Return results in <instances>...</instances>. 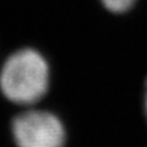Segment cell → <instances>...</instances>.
Here are the masks:
<instances>
[{
	"label": "cell",
	"instance_id": "1",
	"mask_svg": "<svg viewBox=\"0 0 147 147\" xmlns=\"http://www.w3.org/2000/svg\"><path fill=\"white\" fill-rule=\"evenodd\" d=\"M50 69L45 57L34 48H21L9 55L0 70V91L18 105L39 102L49 90Z\"/></svg>",
	"mask_w": 147,
	"mask_h": 147
},
{
	"label": "cell",
	"instance_id": "2",
	"mask_svg": "<svg viewBox=\"0 0 147 147\" xmlns=\"http://www.w3.org/2000/svg\"><path fill=\"white\" fill-rule=\"evenodd\" d=\"M11 134L17 147H65L66 132L55 114L27 109L12 119Z\"/></svg>",
	"mask_w": 147,
	"mask_h": 147
},
{
	"label": "cell",
	"instance_id": "3",
	"mask_svg": "<svg viewBox=\"0 0 147 147\" xmlns=\"http://www.w3.org/2000/svg\"><path fill=\"white\" fill-rule=\"evenodd\" d=\"M103 6L113 13L127 12L135 5L136 0H100Z\"/></svg>",
	"mask_w": 147,
	"mask_h": 147
},
{
	"label": "cell",
	"instance_id": "4",
	"mask_svg": "<svg viewBox=\"0 0 147 147\" xmlns=\"http://www.w3.org/2000/svg\"><path fill=\"white\" fill-rule=\"evenodd\" d=\"M145 112L147 118V80H146V87H145Z\"/></svg>",
	"mask_w": 147,
	"mask_h": 147
}]
</instances>
